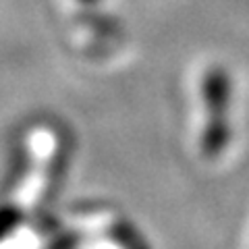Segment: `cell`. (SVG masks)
I'll return each instance as SVG.
<instances>
[{
	"mask_svg": "<svg viewBox=\"0 0 249 249\" xmlns=\"http://www.w3.org/2000/svg\"><path fill=\"white\" fill-rule=\"evenodd\" d=\"M206 106V127L201 135V154L208 160H216L224 154L231 143L232 127H231V96L232 83L231 75L222 65L208 69L201 83Z\"/></svg>",
	"mask_w": 249,
	"mask_h": 249,
	"instance_id": "6da1fadb",
	"label": "cell"
}]
</instances>
